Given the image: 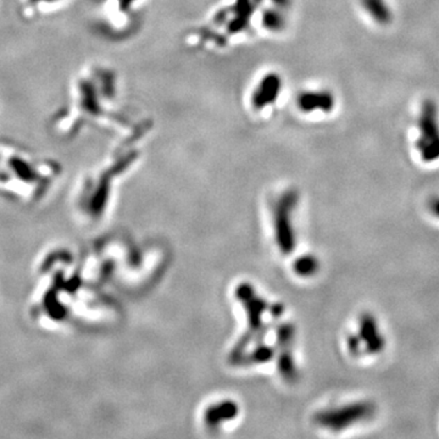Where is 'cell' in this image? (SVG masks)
Masks as SVG:
<instances>
[{
    "label": "cell",
    "instance_id": "6da1fadb",
    "mask_svg": "<svg viewBox=\"0 0 439 439\" xmlns=\"http://www.w3.org/2000/svg\"><path fill=\"white\" fill-rule=\"evenodd\" d=\"M353 349L365 350L367 354L377 355L383 353L387 347V338L374 315H365L360 324L359 340L353 338Z\"/></svg>",
    "mask_w": 439,
    "mask_h": 439
},
{
    "label": "cell",
    "instance_id": "7a4b0ae2",
    "mask_svg": "<svg viewBox=\"0 0 439 439\" xmlns=\"http://www.w3.org/2000/svg\"><path fill=\"white\" fill-rule=\"evenodd\" d=\"M429 209L432 216L439 220V197L431 199L429 203Z\"/></svg>",
    "mask_w": 439,
    "mask_h": 439
}]
</instances>
